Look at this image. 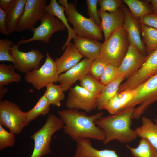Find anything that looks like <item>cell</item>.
I'll return each mask as SVG.
<instances>
[{
  "label": "cell",
  "instance_id": "obj_24",
  "mask_svg": "<svg viewBox=\"0 0 157 157\" xmlns=\"http://www.w3.org/2000/svg\"><path fill=\"white\" fill-rule=\"evenodd\" d=\"M124 80L123 77L120 75L105 85L103 90L97 97V109L99 110L104 109L107 102L118 93L119 87Z\"/></svg>",
  "mask_w": 157,
  "mask_h": 157
},
{
  "label": "cell",
  "instance_id": "obj_25",
  "mask_svg": "<svg viewBox=\"0 0 157 157\" xmlns=\"http://www.w3.org/2000/svg\"><path fill=\"white\" fill-rule=\"evenodd\" d=\"M123 2L128 7L132 15L140 21L144 16L153 13L152 7L147 1L124 0Z\"/></svg>",
  "mask_w": 157,
  "mask_h": 157
},
{
  "label": "cell",
  "instance_id": "obj_37",
  "mask_svg": "<svg viewBox=\"0 0 157 157\" xmlns=\"http://www.w3.org/2000/svg\"><path fill=\"white\" fill-rule=\"evenodd\" d=\"M86 1L88 15L101 29V21L99 17L97 8L98 0H86Z\"/></svg>",
  "mask_w": 157,
  "mask_h": 157
},
{
  "label": "cell",
  "instance_id": "obj_18",
  "mask_svg": "<svg viewBox=\"0 0 157 157\" xmlns=\"http://www.w3.org/2000/svg\"><path fill=\"white\" fill-rule=\"evenodd\" d=\"M73 39L75 47L83 57L93 61L99 56L102 43L77 35Z\"/></svg>",
  "mask_w": 157,
  "mask_h": 157
},
{
  "label": "cell",
  "instance_id": "obj_29",
  "mask_svg": "<svg viewBox=\"0 0 157 157\" xmlns=\"http://www.w3.org/2000/svg\"><path fill=\"white\" fill-rule=\"evenodd\" d=\"M15 69L13 64L9 65L0 64V87L20 81L21 76L15 72Z\"/></svg>",
  "mask_w": 157,
  "mask_h": 157
},
{
  "label": "cell",
  "instance_id": "obj_23",
  "mask_svg": "<svg viewBox=\"0 0 157 157\" xmlns=\"http://www.w3.org/2000/svg\"><path fill=\"white\" fill-rule=\"evenodd\" d=\"M154 120L155 123L150 119L142 117V125L135 130L138 137L146 139L157 149V115Z\"/></svg>",
  "mask_w": 157,
  "mask_h": 157
},
{
  "label": "cell",
  "instance_id": "obj_17",
  "mask_svg": "<svg viewBox=\"0 0 157 157\" xmlns=\"http://www.w3.org/2000/svg\"><path fill=\"white\" fill-rule=\"evenodd\" d=\"M98 12L101 21V29L105 40L116 30L123 26L124 14L121 7L114 12Z\"/></svg>",
  "mask_w": 157,
  "mask_h": 157
},
{
  "label": "cell",
  "instance_id": "obj_12",
  "mask_svg": "<svg viewBox=\"0 0 157 157\" xmlns=\"http://www.w3.org/2000/svg\"><path fill=\"white\" fill-rule=\"evenodd\" d=\"M18 44H13L10 53L16 61L15 69L25 74L39 68V65L44 56L39 50L33 49L28 52L20 51Z\"/></svg>",
  "mask_w": 157,
  "mask_h": 157
},
{
  "label": "cell",
  "instance_id": "obj_8",
  "mask_svg": "<svg viewBox=\"0 0 157 157\" xmlns=\"http://www.w3.org/2000/svg\"><path fill=\"white\" fill-rule=\"evenodd\" d=\"M46 58L44 64L39 68L26 74V81L31 83L36 89L40 90L49 85L58 82L59 74L55 60L46 52Z\"/></svg>",
  "mask_w": 157,
  "mask_h": 157
},
{
  "label": "cell",
  "instance_id": "obj_15",
  "mask_svg": "<svg viewBox=\"0 0 157 157\" xmlns=\"http://www.w3.org/2000/svg\"><path fill=\"white\" fill-rule=\"evenodd\" d=\"M121 7L125 15L123 26L127 32L130 43L134 45L142 54L147 56L145 44L141 38V23L132 15L128 8L123 3Z\"/></svg>",
  "mask_w": 157,
  "mask_h": 157
},
{
  "label": "cell",
  "instance_id": "obj_7",
  "mask_svg": "<svg viewBox=\"0 0 157 157\" xmlns=\"http://www.w3.org/2000/svg\"><path fill=\"white\" fill-rule=\"evenodd\" d=\"M29 124L26 112L22 111L19 106L7 100L0 101V125L8 128L14 135H18Z\"/></svg>",
  "mask_w": 157,
  "mask_h": 157
},
{
  "label": "cell",
  "instance_id": "obj_36",
  "mask_svg": "<svg viewBox=\"0 0 157 157\" xmlns=\"http://www.w3.org/2000/svg\"><path fill=\"white\" fill-rule=\"evenodd\" d=\"M15 142L14 134L6 131L0 125V150L8 147H13Z\"/></svg>",
  "mask_w": 157,
  "mask_h": 157
},
{
  "label": "cell",
  "instance_id": "obj_28",
  "mask_svg": "<svg viewBox=\"0 0 157 157\" xmlns=\"http://www.w3.org/2000/svg\"><path fill=\"white\" fill-rule=\"evenodd\" d=\"M142 34L147 55L157 49V30L141 24Z\"/></svg>",
  "mask_w": 157,
  "mask_h": 157
},
{
  "label": "cell",
  "instance_id": "obj_5",
  "mask_svg": "<svg viewBox=\"0 0 157 157\" xmlns=\"http://www.w3.org/2000/svg\"><path fill=\"white\" fill-rule=\"evenodd\" d=\"M63 126L60 118L49 114L43 126L30 136L34 141V149L30 157H41L51 153V137Z\"/></svg>",
  "mask_w": 157,
  "mask_h": 157
},
{
  "label": "cell",
  "instance_id": "obj_39",
  "mask_svg": "<svg viewBox=\"0 0 157 157\" xmlns=\"http://www.w3.org/2000/svg\"><path fill=\"white\" fill-rule=\"evenodd\" d=\"M118 93L110 99L105 105L104 109L106 110L110 114H117L121 110V106Z\"/></svg>",
  "mask_w": 157,
  "mask_h": 157
},
{
  "label": "cell",
  "instance_id": "obj_33",
  "mask_svg": "<svg viewBox=\"0 0 157 157\" xmlns=\"http://www.w3.org/2000/svg\"><path fill=\"white\" fill-rule=\"evenodd\" d=\"M13 44L12 40L8 39L0 40V61H8L13 64L16 61L10 53V49Z\"/></svg>",
  "mask_w": 157,
  "mask_h": 157
},
{
  "label": "cell",
  "instance_id": "obj_19",
  "mask_svg": "<svg viewBox=\"0 0 157 157\" xmlns=\"http://www.w3.org/2000/svg\"><path fill=\"white\" fill-rule=\"evenodd\" d=\"M76 142L77 149L73 157H119L114 150L96 149L90 139H81Z\"/></svg>",
  "mask_w": 157,
  "mask_h": 157
},
{
  "label": "cell",
  "instance_id": "obj_38",
  "mask_svg": "<svg viewBox=\"0 0 157 157\" xmlns=\"http://www.w3.org/2000/svg\"><path fill=\"white\" fill-rule=\"evenodd\" d=\"M136 93L135 89L125 90L118 93L121 108L120 111L124 109L127 105L135 97Z\"/></svg>",
  "mask_w": 157,
  "mask_h": 157
},
{
  "label": "cell",
  "instance_id": "obj_31",
  "mask_svg": "<svg viewBox=\"0 0 157 157\" xmlns=\"http://www.w3.org/2000/svg\"><path fill=\"white\" fill-rule=\"evenodd\" d=\"M79 84L81 87L97 97L105 86L90 74L80 80Z\"/></svg>",
  "mask_w": 157,
  "mask_h": 157
},
{
  "label": "cell",
  "instance_id": "obj_10",
  "mask_svg": "<svg viewBox=\"0 0 157 157\" xmlns=\"http://www.w3.org/2000/svg\"><path fill=\"white\" fill-rule=\"evenodd\" d=\"M40 25L33 30V36L27 39L20 40L17 44L19 46L35 41H41L48 43L54 33L67 29L61 22L47 12L40 20Z\"/></svg>",
  "mask_w": 157,
  "mask_h": 157
},
{
  "label": "cell",
  "instance_id": "obj_13",
  "mask_svg": "<svg viewBox=\"0 0 157 157\" xmlns=\"http://www.w3.org/2000/svg\"><path fill=\"white\" fill-rule=\"evenodd\" d=\"M97 96L78 85L69 89L66 106L68 109L90 112L97 108Z\"/></svg>",
  "mask_w": 157,
  "mask_h": 157
},
{
  "label": "cell",
  "instance_id": "obj_20",
  "mask_svg": "<svg viewBox=\"0 0 157 157\" xmlns=\"http://www.w3.org/2000/svg\"><path fill=\"white\" fill-rule=\"evenodd\" d=\"M83 57L74 44L70 42L67 46L61 56L55 60L58 74L65 72L76 65Z\"/></svg>",
  "mask_w": 157,
  "mask_h": 157
},
{
  "label": "cell",
  "instance_id": "obj_22",
  "mask_svg": "<svg viewBox=\"0 0 157 157\" xmlns=\"http://www.w3.org/2000/svg\"><path fill=\"white\" fill-rule=\"evenodd\" d=\"M46 12L59 19L65 26L67 30V38L62 48V50L63 51L70 42L71 40L76 34L69 25L67 18L65 14V10L64 7L63 6L60 5L56 0H51L49 3L46 6Z\"/></svg>",
  "mask_w": 157,
  "mask_h": 157
},
{
  "label": "cell",
  "instance_id": "obj_3",
  "mask_svg": "<svg viewBox=\"0 0 157 157\" xmlns=\"http://www.w3.org/2000/svg\"><path fill=\"white\" fill-rule=\"evenodd\" d=\"M130 42L123 26L102 43L99 56L108 63L118 67L126 55Z\"/></svg>",
  "mask_w": 157,
  "mask_h": 157
},
{
  "label": "cell",
  "instance_id": "obj_42",
  "mask_svg": "<svg viewBox=\"0 0 157 157\" xmlns=\"http://www.w3.org/2000/svg\"><path fill=\"white\" fill-rule=\"evenodd\" d=\"M12 0H0V8L6 11L9 7Z\"/></svg>",
  "mask_w": 157,
  "mask_h": 157
},
{
  "label": "cell",
  "instance_id": "obj_26",
  "mask_svg": "<svg viewBox=\"0 0 157 157\" xmlns=\"http://www.w3.org/2000/svg\"><path fill=\"white\" fill-rule=\"evenodd\" d=\"M126 147L134 157H157V149L144 138H141L136 147H131L128 144Z\"/></svg>",
  "mask_w": 157,
  "mask_h": 157
},
{
  "label": "cell",
  "instance_id": "obj_2",
  "mask_svg": "<svg viewBox=\"0 0 157 157\" xmlns=\"http://www.w3.org/2000/svg\"><path fill=\"white\" fill-rule=\"evenodd\" d=\"M135 110L134 107L127 108L117 114L102 116L95 121L96 124L104 132V144L114 140L128 144L135 139L138 137L136 131L131 128Z\"/></svg>",
  "mask_w": 157,
  "mask_h": 157
},
{
  "label": "cell",
  "instance_id": "obj_44",
  "mask_svg": "<svg viewBox=\"0 0 157 157\" xmlns=\"http://www.w3.org/2000/svg\"><path fill=\"white\" fill-rule=\"evenodd\" d=\"M8 89L4 86L0 87V100H1L7 92Z\"/></svg>",
  "mask_w": 157,
  "mask_h": 157
},
{
  "label": "cell",
  "instance_id": "obj_11",
  "mask_svg": "<svg viewBox=\"0 0 157 157\" xmlns=\"http://www.w3.org/2000/svg\"><path fill=\"white\" fill-rule=\"evenodd\" d=\"M157 74V49L147 55L146 60L136 72L120 85L118 92L134 89Z\"/></svg>",
  "mask_w": 157,
  "mask_h": 157
},
{
  "label": "cell",
  "instance_id": "obj_4",
  "mask_svg": "<svg viewBox=\"0 0 157 157\" xmlns=\"http://www.w3.org/2000/svg\"><path fill=\"white\" fill-rule=\"evenodd\" d=\"M58 3L64 7L67 20L76 35L97 40H103L101 28L92 18L84 17L77 11L76 3H68L67 0H59Z\"/></svg>",
  "mask_w": 157,
  "mask_h": 157
},
{
  "label": "cell",
  "instance_id": "obj_41",
  "mask_svg": "<svg viewBox=\"0 0 157 157\" xmlns=\"http://www.w3.org/2000/svg\"><path fill=\"white\" fill-rule=\"evenodd\" d=\"M6 12L0 8V31L5 35H8L6 27Z\"/></svg>",
  "mask_w": 157,
  "mask_h": 157
},
{
  "label": "cell",
  "instance_id": "obj_1",
  "mask_svg": "<svg viewBox=\"0 0 157 157\" xmlns=\"http://www.w3.org/2000/svg\"><path fill=\"white\" fill-rule=\"evenodd\" d=\"M64 124L63 131L76 142L81 139H92L103 141L105 138L103 130L95 123L102 116V112L88 115L75 109L57 111Z\"/></svg>",
  "mask_w": 157,
  "mask_h": 157
},
{
  "label": "cell",
  "instance_id": "obj_9",
  "mask_svg": "<svg viewBox=\"0 0 157 157\" xmlns=\"http://www.w3.org/2000/svg\"><path fill=\"white\" fill-rule=\"evenodd\" d=\"M46 0H27L23 12L17 24L15 31L26 30L33 31L35 25L46 12Z\"/></svg>",
  "mask_w": 157,
  "mask_h": 157
},
{
  "label": "cell",
  "instance_id": "obj_40",
  "mask_svg": "<svg viewBox=\"0 0 157 157\" xmlns=\"http://www.w3.org/2000/svg\"><path fill=\"white\" fill-rule=\"evenodd\" d=\"M140 22L142 24L157 30V15L153 13L147 15Z\"/></svg>",
  "mask_w": 157,
  "mask_h": 157
},
{
  "label": "cell",
  "instance_id": "obj_35",
  "mask_svg": "<svg viewBox=\"0 0 157 157\" xmlns=\"http://www.w3.org/2000/svg\"><path fill=\"white\" fill-rule=\"evenodd\" d=\"M123 2L122 0H98L100 7L98 11L115 12L121 7Z\"/></svg>",
  "mask_w": 157,
  "mask_h": 157
},
{
  "label": "cell",
  "instance_id": "obj_27",
  "mask_svg": "<svg viewBox=\"0 0 157 157\" xmlns=\"http://www.w3.org/2000/svg\"><path fill=\"white\" fill-rule=\"evenodd\" d=\"M51 105L44 95L41 96L33 108L26 112L28 121L30 122L40 115L45 116L48 114Z\"/></svg>",
  "mask_w": 157,
  "mask_h": 157
},
{
  "label": "cell",
  "instance_id": "obj_21",
  "mask_svg": "<svg viewBox=\"0 0 157 157\" xmlns=\"http://www.w3.org/2000/svg\"><path fill=\"white\" fill-rule=\"evenodd\" d=\"M27 0H12L6 12V27L8 34L15 31Z\"/></svg>",
  "mask_w": 157,
  "mask_h": 157
},
{
  "label": "cell",
  "instance_id": "obj_30",
  "mask_svg": "<svg viewBox=\"0 0 157 157\" xmlns=\"http://www.w3.org/2000/svg\"><path fill=\"white\" fill-rule=\"evenodd\" d=\"M61 86L51 83L46 87L44 95L51 104L60 107L61 102L64 100L65 95Z\"/></svg>",
  "mask_w": 157,
  "mask_h": 157
},
{
  "label": "cell",
  "instance_id": "obj_16",
  "mask_svg": "<svg viewBox=\"0 0 157 157\" xmlns=\"http://www.w3.org/2000/svg\"><path fill=\"white\" fill-rule=\"evenodd\" d=\"M92 60L85 58L65 73L59 75L58 82L64 92L67 91L77 81L89 74Z\"/></svg>",
  "mask_w": 157,
  "mask_h": 157
},
{
  "label": "cell",
  "instance_id": "obj_32",
  "mask_svg": "<svg viewBox=\"0 0 157 157\" xmlns=\"http://www.w3.org/2000/svg\"><path fill=\"white\" fill-rule=\"evenodd\" d=\"M108 63L99 56L92 62L90 69L89 74L99 81Z\"/></svg>",
  "mask_w": 157,
  "mask_h": 157
},
{
  "label": "cell",
  "instance_id": "obj_14",
  "mask_svg": "<svg viewBox=\"0 0 157 157\" xmlns=\"http://www.w3.org/2000/svg\"><path fill=\"white\" fill-rule=\"evenodd\" d=\"M147 58V56L142 54L130 43L126 55L118 67L119 75L127 79L139 69Z\"/></svg>",
  "mask_w": 157,
  "mask_h": 157
},
{
  "label": "cell",
  "instance_id": "obj_6",
  "mask_svg": "<svg viewBox=\"0 0 157 157\" xmlns=\"http://www.w3.org/2000/svg\"><path fill=\"white\" fill-rule=\"evenodd\" d=\"M136 95L126 106L135 110L132 119L139 118L151 104L157 101V74L140 84L135 88Z\"/></svg>",
  "mask_w": 157,
  "mask_h": 157
},
{
  "label": "cell",
  "instance_id": "obj_34",
  "mask_svg": "<svg viewBox=\"0 0 157 157\" xmlns=\"http://www.w3.org/2000/svg\"><path fill=\"white\" fill-rule=\"evenodd\" d=\"M119 75L118 67L108 63L101 76L100 81L105 85L114 80Z\"/></svg>",
  "mask_w": 157,
  "mask_h": 157
},
{
  "label": "cell",
  "instance_id": "obj_43",
  "mask_svg": "<svg viewBox=\"0 0 157 157\" xmlns=\"http://www.w3.org/2000/svg\"><path fill=\"white\" fill-rule=\"evenodd\" d=\"M149 1L151 3L153 13L157 15V0H151Z\"/></svg>",
  "mask_w": 157,
  "mask_h": 157
}]
</instances>
